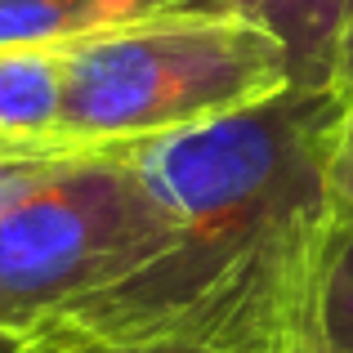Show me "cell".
I'll use <instances>...</instances> for the list:
<instances>
[{"instance_id": "6da1fadb", "label": "cell", "mask_w": 353, "mask_h": 353, "mask_svg": "<svg viewBox=\"0 0 353 353\" xmlns=\"http://www.w3.org/2000/svg\"><path fill=\"white\" fill-rule=\"evenodd\" d=\"M331 90H286L210 125L121 152L170 219V237L121 282L85 295L36 340H183L219 353H295L331 224Z\"/></svg>"}, {"instance_id": "7a4b0ae2", "label": "cell", "mask_w": 353, "mask_h": 353, "mask_svg": "<svg viewBox=\"0 0 353 353\" xmlns=\"http://www.w3.org/2000/svg\"><path fill=\"white\" fill-rule=\"evenodd\" d=\"M63 50V139L77 152L210 125L291 90L286 54L250 18L103 27Z\"/></svg>"}, {"instance_id": "3957f363", "label": "cell", "mask_w": 353, "mask_h": 353, "mask_svg": "<svg viewBox=\"0 0 353 353\" xmlns=\"http://www.w3.org/2000/svg\"><path fill=\"white\" fill-rule=\"evenodd\" d=\"M170 219L121 148L72 152L0 215V331L54 318L152 259Z\"/></svg>"}, {"instance_id": "277c9868", "label": "cell", "mask_w": 353, "mask_h": 353, "mask_svg": "<svg viewBox=\"0 0 353 353\" xmlns=\"http://www.w3.org/2000/svg\"><path fill=\"white\" fill-rule=\"evenodd\" d=\"M0 139L23 152H77L63 139V50H0Z\"/></svg>"}, {"instance_id": "5b68a950", "label": "cell", "mask_w": 353, "mask_h": 353, "mask_svg": "<svg viewBox=\"0 0 353 353\" xmlns=\"http://www.w3.org/2000/svg\"><path fill=\"white\" fill-rule=\"evenodd\" d=\"M237 14L282 45L291 90H331L353 0H237Z\"/></svg>"}, {"instance_id": "8992f818", "label": "cell", "mask_w": 353, "mask_h": 353, "mask_svg": "<svg viewBox=\"0 0 353 353\" xmlns=\"http://www.w3.org/2000/svg\"><path fill=\"white\" fill-rule=\"evenodd\" d=\"M295 353H353V215H331Z\"/></svg>"}, {"instance_id": "52a82bcc", "label": "cell", "mask_w": 353, "mask_h": 353, "mask_svg": "<svg viewBox=\"0 0 353 353\" xmlns=\"http://www.w3.org/2000/svg\"><path fill=\"white\" fill-rule=\"evenodd\" d=\"M125 23H134L125 0H0V50H54Z\"/></svg>"}, {"instance_id": "ba28073f", "label": "cell", "mask_w": 353, "mask_h": 353, "mask_svg": "<svg viewBox=\"0 0 353 353\" xmlns=\"http://www.w3.org/2000/svg\"><path fill=\"white\" fill-rule=\"evenodd\" d=\"M327 197L331 215H353V103H340L327 134Z\"/></svg>"}, {"instance_id": "9c48e42d", "label": "cell", "mask_w": 353, "mask_h": 353, "mask_svg": "<svg viewBox=\"0 0 353 353\" xmlns=\"http://www.w3.org/2000/svg\"><path fill=\"white\" fill-rule=\"evenodd\" d=\"M32 353H219L183 340H94V336H59V340H32Z\"/></svg>"}, {"instance_id": "30bf717a", "label": "cell", "mask_w": 353, "mask_h": 353, "mask_svg": "<svg viewBox=\"0 0 353 353\" xmlns=\"http://www.w3.org/2000/svg\"><path fill=\"white\" fill-rule=\"evenodd\" d=\"M134 23H157V18H233L237 0H125Z\"/></svg>"}, {"instance_id": "8fae6325", "label": "cell", "mask_w": 353, "mask_h": 353, "mask_svg": "<svg viewBox=\"0 0 353 353\" xmlns=\"http://www.w3.org/2000/svg\"><path fill=\"white\" fill-rule=\"evenodd\" d=\"M63 157H72V152H63ZM63 157H5V161H0V215H5L23 192H32Z\"/></svg>"}, {"instance_id": "7c38bea8", "label": "cell", "mask_w": 353, "mask_h": 353, "mask_svg": "<svg viewBox=\"0 0 353 353\" xmlns=\"http://www.w3.org/2000/svg\"><path fill=\"white\" fill-rule=\"evenodd\" d=\"M331 94H336V103H353V14H349L345 36H340L336 72H331Z\"/></svg>"}, {"instance_id": "4fadbf2b", "label": "cell", "mask_w": 353, "mask_h": 353, "mask_svg": "<svg viewBox=\"0 0 353 353\" xmlns=\"http://www.w3.org/2000/svg\"><path fill=\"white\" fill-rule=\"evenodd\" d=\"M36 345L27 336H14V331H0V353H32Z\"/></svg>"}, {"instance_id": "5bb4252c", "label": "cell", "mask_w": 353, "mask_h": 353, "mask_svg": "<svg viewBox=\"0 0 353 353\" xmlns=\"http://www.w3.org/2000/svg\"><path fill=\"white\" fill-rule=\"evenodd\" d=\"M5 157H63V152H23V148H14V143L0 139V161H5Z\"/></svg>"}]
</instances>
